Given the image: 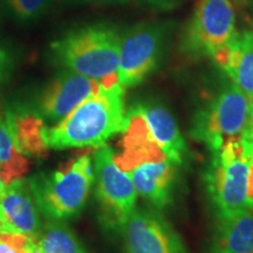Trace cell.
I'll return each mask as SVG.
<instances>
[{"label":"cell","instance_id":"277c9868","mask_svg":"<svg viewBox=\"0 0 253 253\" xmlns=\"http://www.w3.org/2000/svg\"><path fill=\"white\" fill-rule=\"evenodd\" d=\"M91 148L72 157L58 170L27 178L37 203L46 219L65 220L78 216L84 208L94 183Z\"/></svg>","mask_w":253,"mask_h":253},{"label":"cell","instance_id":"d6986e66","mask_svg":"<svg viewBox=\"0 0 253 253\" xmlns=\"http://www.w3.org/2000/svg\"><path fill=\"white\" fill-rule=\"evenodd\" d=\"M8 11L21 21L36 20L48 11L55 0H5Z\"/></svg>","mask_w":253,"mask_h":253},{"label":"cell","instance_id":"9c48e42d","mask_svg":"<svg viewBox=\"0 0 253 253\" xmlns=\"http://www.w3.org/2000/svg\"><path fill=\"white\" fill-rule=\"evenodd\" d=\"M163 41V27L153 23L136 25L121 37L118 80L125 89L140 84L156 69Z\"/></svg>","mask_w":253,"mask_h":253},{"label":"cell","instance_id":"ba28073f","mask_svg":"<svg viewBox=\"0 0 253 253\" xmlns=\"http://www.w3.org/2000/svg\"><path fill=\"white\" fill-rule=\"evenodd\" d=\"M236 12L231 0H198L181 40L190 58H211L235 38Z\"/></svg>","mask_w":253,"mask_h":253},{"label":"cell","instance_id":"8992f818","mask_svg":"<svg viewBox=\"0 0 253 253\" xmlns=\"http://www.w3.org/2000/svg\"><path fill=\"white\" fill-rule=\"evenodd\" d=\"M93 163L101 226L109 232L121 233L136 209L137 191L130 175L118 166L115 153L108 145L95 150Z\"/></svg>","mask_w":253,"mask_h":253},{"label":"cell","instance_id":"e0dca14e","mask_svg":"<svg viewBox=\"0 0 253 253\" xmlns=\"http://www.w3.org/2000/svg\"><path fill=\"white\" fill-rule=\"evenodd\" d=\"M28 170V161L19 149L11 120L0 115V176L5 183L21 178Z\"/></svg>","mask_w":253,"mask_h":253},{"label":"cell","instance_id":"484cf974","mask_svg":"<svg viewBox=\"0 0 253 253\" xmlns=\"http://www.w3.org/2000/svg\"><path fill=\"white\" fill-rule=\"evenodd\" d=\"M6 185H7V183H5L4 179H2V177L0 176V196H1L2 192H4Z\"/></svg>","mask_w":253,"mask_h":253},{"label":"cell","instance_id":"5bb4252c","mask_svg":"<svg viewBox=\"0 0 253 253\" xmlns=\"http://www.w3.org/2000/svg\"><path fill=\"white\" fill-rule=\"evenodd\" d=\"M212 60L250 100L253 99V31L237 33Z\"/></svg>","mask_w":253,"mask_h":253},{"label":"cell","instance_id":"4fadbf2b","mask_svg":"<svg viewBox=\"0 0 253 253\" xmlns=\"http://www.w3.org/2000/svg\"><path fill=\"white\" fill-rule=\"evenodd\" d=\"M136 191L156 210H164L173 202L178 166L167 158L144 160L126 170Z\"/></svg>","mask_w":253,"mask_h":253},{"label":"cell","instance_id":"7a4b0ae2","mask_svg":"<svg viewBox=\"0 0 253 253\" xmlns=\"http://www.w3.org/2000/svg\"><path fill=\"white\" fill-rule=\"evenodd\" d=\"M121 151L115 161L126 170L144 160L167 158L177 166L184 163L188 147L175 116L158 101H142L126 112Z\"/></svg>","mask_w":253,"mask_h":253},{"label":"cell","instance_id":"cb8c5ba5","mask_svg":"<svg viewBox=\"0 0 253 253\" xmlns=\"http://www.w3.org/2000/svg\"><path fill=\"white\" fill-rule=\"evenodd\" d=\"M148 1L156 4L158 6H170L172 2H175L176 0H148Z\"/></svg>","mask_w":253,"mask_h":253},{"label":"cell","instance_id":"ac0fdd59","mask_svg":"<svg viewBox=\"0 0 253 253\" xmlns=\"http://www.w3.org/2000/svg\"><path fill=\"white\" fill-rule=\"evenodd\" d=\"M36 238L45 253H89L63 220L46 219Z\"/></svg>","mask_w":253,"mask_h":253},{"label":"cell","instance_id":"7c38bea8","mask_svg":"<svg viewBox=\"0 0 253 253\" xmlns=\"http://www.w3.org/2000/svg\"><path fill=\"white\" fill-rule=\"evenodd\" d=\"M39 205L27 179L8 183L0 196V232L37 237L42 227Z\"/></svg>","mask_w":253,"mask_h":253},{"label":"cell","instance_id":"44dd1931","mask_svg":"<svg viewBox=\"0 0 253 253\" xmlns=\"http://www.w3.org/2000/svg\"><path fill=\"white\" fill-rule=\"evenodd\" d=\"M14 69V59L6 46L0 42V87L8 81Z\"/></svg>","mask_w":253,"mask_h":253},{"label":"cell","instance_id":"6da1fadb","mask_svg":"<svg viewBox=\"0 0 253 253\" xmlns=\"http://www.w3.org/2000/svg\"><path fill=\"white\" fill-rule=\"evenodd\" d=\"M125 88L118 79L101 82L100 90L55 126L46 128L48 148H99L126 130Z\"/></svg>","mask_w":253,"mask_h":253},{"label":"cell","instance_id":"3957f363","mask_svg":"<svg viewBox=\"0 0 253 253\" xmlns=\"http://www.w3.org/2000/svg\"><path fill=\"white\" fill-rule=\"evenodd\" d=\"M121 36L106 25L69 31L50 45L59 65L100 82L118 79Z\"/></svg>","mask_w":253,"mask_h":253},{"label":"cell","instance_id":"5b68a950","mask_svg":"<svg viewBox=\"0 0 253 253\" xmlns=\"http://www.w3.org/2000/svg\"><path fill=\"white\" fill-rule=\"evenodd\" d=\"M252 145L240 138L212 154L204 181L218 219L253 209Z\"/></svg>","mask_w":253,"mask_h":253},{"label":"cell","instance_id":"7402d4cb","mask_svg":"<svg viewBox=\"0 0 253 253\" xmlns=\"http://www.w3.org/2000/svg\"><path fill=\"white\" fill-rule=\"evenodd\" d=\"M242 138L245 141L250 142L253 144V100H250V110H249V118L246 122V126L243 132Z\"/></svg>","mask_w":253,"mask_h":253},{"label":"cell","instance_id":"9a60e30c","mask_svg":"<svg viewBox=\"0 0 253 253\" xmlns=\"http://www.w3.org/2000/svg\"><path fill=\"white\" fill-rule=\"evenodd\" d=\"M204 253H253V209L219 218Z\"/></svg>","mask_w":253,"mask_h":253},{"label":"cell","instance_id":"4316f807","mask_svg":"<svg viewBox=\"0 0 253 253\" xmlns=\"http://www.w3.org/2000/svg\"><path fill=\"white\" fill-rule=\"evenodd\" d=\"M251 178H252V195H253V145H252V150H251Z\"/></svg>","mask_w":253,"mask_h":253},{"label":"cell","instance_id":"603a6c76","mask_svg":"<svg viewBox=\"0 0 253 253\" xmlns=\"http://www.w3.org/2000/svg\"><path fill=\"white\" fill-rule=\"evenodd\" d=\"M25 253H45L38 243L36 237H28L26 245H25Z\"/></svg>","mask_w":253,"mask_h":253},{"label":"cell","instance_id":"30bf717a","mask_svg":"<svg viewBox=\"0 0 253 253\" xmlns=\"http://www.w3.org/2000/svg\"><path fill=\"white\" fill-rule=\"evenodd\" d=\"M121 233L123 253H189L179 233L156 209L136 208Z\"/></svg>","mask_w":253,"mask_h":253},{"label":"cell","instance_id":"83f0119b","mask_svg":"<svg viewBox=\"0 0 253 253\" xmlns=\"http://www.w3.org/2000/svg\"><path fill=\"white\" fill-rule=\"evenodd\" d=\"M252 100H253V99H252Z\"/></svg>","mask_w":253,"mask_h":253},{"label":"cell","instance_id":"52a82bcc","mask_svg":"<svg viewBox=\"0 0 253 253\" xmlns=\"http://www.w3.org/2000/svg\"><path fill=\"white\" fill-rule=\"evenodd\" d=\"M250 110V99L235 84L219 91L195 115L190 135L216 154L227 143L242 138Z\"/></svg>","mask_w":253,"mask_h":253},{"label":"cell","instance_id":"d4e9b609","mask_svg":"<svg viewBox=\"0 0 253 253\" xmlns=\"http://www.w3.org/2000/svg\"><path fill=\"white\" fill-rule=\"evenodd\" d=\"M80 1L84 2H126V0H80Z\"/></svg>","mask_w":253,"mask_h":253},{"label":"cell","instance_id":"ffe728a7","mask_svg":"<svg viewBox=\"0 0 253 253\" xmlns=\"http://www.w3.org/2000/svg\"><path fill=\"white\" fill-rule=\"evenodd\" d=\"M28 236L0 232V253H25Z\"/></svg>","mask_w":253,"mask_h":253},{"label":"cell","instance_id":"8fae6325","mask_svg":"<svg viewBox=\"0 0 253 253\" xmlns=\"http://www.w3.org/2000/svg\"><path fill=\"white\" fill-rule=\"evenodd\" d=\"M101 82L72 71H63L47 84L38 100L43 118L61 121L79 104L100 90Z\"/></svg>","mask_w":253,"mask_h":253},{"label":"cell","instance_id":"2e32d148","mask_svg":"<svg viewBox=\"0 0 253 253\" xmlns=\"http://www.w3.org/2000/svg\"><path fill=\"white\" fill-rule=\"evenodd\" d=\"M19 149L24 155L45 156L48 149L46 142V128L42 120L36 114L8 112Z\"/></svg>","mask_w":253,"mask_h":253}]
</instances>
